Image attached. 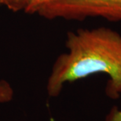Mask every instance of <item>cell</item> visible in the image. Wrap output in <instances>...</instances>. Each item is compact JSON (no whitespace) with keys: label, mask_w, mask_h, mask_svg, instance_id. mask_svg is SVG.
Listing matches in <instances>:
<instances>
[{"label":"cell","mask_w":121,"mask_h":121,"mask_svg":"<svg viewBox=\"0 0 121 121\" xmlns=\"http://www.w3.org/2000/svg\"><path fill=\"white\" fill-rule=\"evenodd\" d=\"M105 121H121V109L117 106L112 107L106 116Z\"/></svg>","instance_id":"8992f818"},{"label":"cell","mask_w":121,"mask_h":121,"mask_svg":"<svg viewBox=\"0 0 121 121\" xmlns=\"http://www.w3.org/2000/svg\"><path fill=\"white\" fill-rule=\"evenodd\" d=\"M68 52L55 60L47 81L50 97H57L65 83L93 74L109 76L105 92L116 99L121 94V36L107 28L79 29L67 35Z\"/></svg>","instance_id":"6da1fadb"},{"label":"cell","mask_w":121,"mask_h":121,"mask_svg":"<svg viewBox=\"0 0 121 121\" xmlns=\"http://www.w3.org/2000/svg\"><path fill=\"white\" fill-rule=\"evenodd\" d=\"M57 0H29L28 6H26L25 12L27 13H35L46 5L52 3Z\"/></svg>","instance_id":"5b68a950"},{"label":"cell","mask_w":121,"mask_h":121,"mask_svg":"<svg viewBox=\"0 0 121 121\" xmlns=\"http://www.w3.org/2000/svg\"><path fill=\"white\" fill-rule=\"evenodd\" d=\"M28 2L29 0H0V6H6L13 12L25 11Z\"/></svg>","instance_id":"3957f363"},{"label":"cell","mask_w":121,"mask_h":121,"mask_svg":"<svg viewBox=\"0 0 121 121\" xmlns=\"http://www.w3.org/2000/svg\"><path fill=\"white\" fill-rule=\"evenodd\" d=\"M13 97V90L6 80H0V104L10 101Z\"/></svg>","instance_id":"277c9868"},{"label":"cell","mask_w":121,"mask_h":121,"mask_svg":"<svg viewBox=\"0 0 121 121\" xmlns=\"http://www.w3.org/2000/svg\"><path fill=\"white\" fill-rule=\"evenodd\" d=\"M47 19L83 20L102 17L112 21H121V0H57L37 12Z\"/></svg>","instance_id":"7a4b0ae2"}]
</instances>
